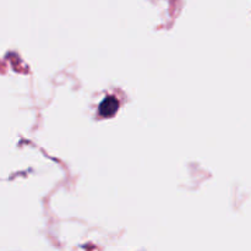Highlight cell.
<instances>
[{
  "instance_id": "6da1fadb",
  "label": "cell",
  "mask_w": 251,
  "mask_h": 251,
  "mask_svg": "<svg viewBox=\"0 0 251 251\" xmlns=\"http://www.w3.org/2000/svg\"><path fill=\"white\" fill-rule=\"evenodd\" d=\"M118 109V100L113 97H108L100 103V113L103 117H112Z\"/></svg>"
}]
</instances>
